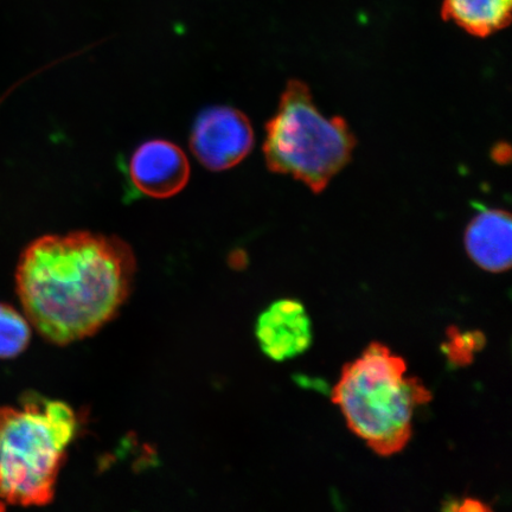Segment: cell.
<instances>
[{
	"label": "cell",
	"mask_w": 512,
	"mask_h": 512,
	"mask_svg": "<svg viewBox=\"0 0 512 512\" xmlns=\"http://www.w3.org/2000/svg\"><path fill=\"white\" fill-rule=\"evenodd\" d=\"M31 338L27 317L15 307L0 304V360H9L21 355L28 348Z\"/></svg>",
	"instance_id": "cell-10"
},
{
	"label": "cell",
	"mask_w": 512,
	"mask_h": 512,
	"mask_svg": "<svg viewBox=\"0 0 512 512\" xmlns=\"http://www.w3.org/2000/svg\"><path fill=\"white\" fill-rule=\"evenodd\" d=\"M136 268L132 248L115 236H42L19 258L18 298L44 339L67 345L96 334L117 315Z\"/></svg>",
	"instance_id": "cell-1"
},
{
	"label": "cell",
	"mask_w": 512,
	"mask_h": 512,
	"mask_svg": "<svg viewBox=\"0 0 512 512\" xmlns=\"http://www.w3.org/2000/svg\"><path fill=\"white\" fill-rule=\"evenodd\" d=\"M128 172L140 194L165 200L187 187L190 164L181 147L169 140L153 139L134 151Z\"/></svg>",
	"instance_id": "cell-6"
},
{
	"label": "cell",
	"mask_w": 512,
	"mask_h": 512,
	"mask_svg": "<svg viewBox=\"0 0 512 512\" xmlns=\"http://www.w3.org/2000/svg\"><path fill=\"white\" fill-rule=\"evenodd\" d=\"M254 145L251 121L236 108L214 106L198 115L190 136L192 153L204 168L224 171L240 164Z\"/></svg>",
	"instance_id": "cell-5"
},
{
	"label": "cell",
	"mask_w": 512,
	"mask_h": 512,
	"mask_svg": "<svg viewBox=\"0 0 512 512\" xmlns=\"http://www.w3.org/2000/svg\"><path fill=\"white\" fill-rule=\"evenodd\" d=\"M465 248L471 260L490 273H502L511 267V216L502 209L480 211L466 228Z\"/></svg>",
	"instance_id": "cell-8"
},
{
	"label": "cell",
	"mask_w": 512,
	"mask_h": 512,
	"mask_svg": "<svg viewBox=\"0 0 512 512\" xmlns=\"http://www.w3.org/2000/svg\"><path fill=\"white\" fill-rule=\"evenodd\" d=\"M4 510H5L4 502L0 501V511H4Z\"/></svg>",
	"instance_id": "cell-13"
},
{
	"label": "cell",
	"mask_w": 512,
	"mask_h": 512,
	"mask_svg": "<svg viewBox=\"0 0 512 512\" xmlns=\"http://www.w3.org/2000/svg\"><path fill=\"white\" fill-rule=\"evenodd\" d=\"M76 430L73 409L60 401L29 393L22 408L0 407V498L21 507L53 501Z\"/></svg>",
	"instance_id": "cell-3"
},
{
	"label": "cell",
	"mask_w": 512,
	"mask_h": 512,
	"mask_svg": "<svg viewBox=\"0 0 512 512\" xmlns=\"http://www.w3.org/2000/svg\"><path fill=\"white\" fill-rule=\"evenodd\" d=\"M462 504V507L458 508L459 511H483L490 510L486 508L482 502L476 501V499H465Z\"/></svg>",
	"instance_id": "cell-12"
},
{
	"label": "cell",
	"mask_w": 512,
	"mask_h": 512,
	"mask_svg": "<svg viewBox=\"0 0 512 512\" xmlns=\"http://www.w3.org/2000/svg\"><path fill=\"white\" fill-rule=\"evenodd\" d=\"M512 0H444L441 17L472 36L485 38L508 27Z\"/></svg>",
	"instance_id": "cell-9"
},
{
	"label": "cell",
	"mask_w": 512,
	"mask_h": 512,
	"mask_svg": "<svg viewBox=\"0 0 512 512\" xmlns=\"http://www.w3.org/2000/svg\"><path fill=\"white\" fill-rule=\"evenodd\" d=\"M355 146L347 121L326 118L304 82L288 81L277 113L266 125L268 169L292 176L319 194L349 164Z\"/></svg>",
	"instance_id": "cell-4"
},
{
	"label": "cell",
	"mask_w": 512,
	"mask_h": 512,
	"mask_svg": "<svg viewBox=\"0 0 512 512\" xmlns=\"http://www.w3.org/2000/svg\"><path fill=\"white\" fill-rule=\"evenodd\" d=\"M406 373L402 357L374 342L345 364L332 389V401L341 408L350 431L382 457L394 456L408 445L415 408L432 400L430 390Z\"/></svg>",
	"instance_id": "cell-2"
},
{
	"label": "cell",
	"mask_w": 512,
	"mask_h": 512,
	"mask_svg": "<svg viewBox=\"0 0 512 512\" xmlns=\"http://www.w3.org/2000/svg\"><path fill=\"white\" fill-rule=\"evenodd\" d=\"M255 334L264 354L277 362L304 354L313 342L311 319L297 299H280L262 312Z\"/></svg>",
	"instance_id": "cell-7"
},
{
	"label": "cell",
	"mask_w": 512,
	"mask_h": 512,
	"mask_svg": "<svg viewBox=\"0 0 512 512\" xmlns=\"http://www.w3.org/2000/svg\"><path fill=\"white\" fill-rule=\"evenodd\" d=\"M492 158L497 163H507L510 160V147L507 144H499L492 151Z\"/></svg>",
	"instance_id": "cell-11"
}]
</instances>
